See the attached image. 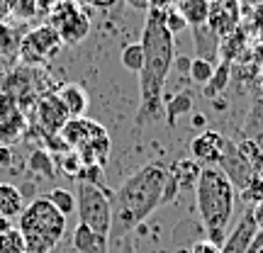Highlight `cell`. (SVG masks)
<instances>
[{
	"mask_svg": "<svg viewBox=\"0 0 263 253\" xmlns=\"http://www.w3.org/2000/svg\"><path fill=\"white\" fill-rule=\"evenodd\" d=\"M141 49H144V68L139 71V110H137V129L166 117L163 114V90L168 81V71L176 61V39L166 29L161 10H146V22L141 29Z\"/></svg>",
	"mask_w": 263,
	"mask_h": 253,
	"instance_id": "obj_1",
	"label": "cell"
},
{
	"mask_svg": "<svg viewBox=\"0 0 263 253\" xmlns=\"http://www.w3.org/2000/svg\"><path fill=\"white\" fill-rule=\"evenodd\" d=\"M166 185H168V168L163 163L141 166L132 173L120 188L112 192V229L110 239L122 241L132 229L151 217L161 205H166Z\"/></svg>",
	"mask_w": 263,
	"mask_h": 253,
	"instance_id": "obj_2",
	"label": "cell"
},
{
	"mask_svg": "<svg viewBox=\"0 0 263 253\" xmlns=\"http://www.w3.org/2000/svg\"><path fill=\"white\" fill-rule=\"evenodd\" d=\"M195 205L207 231V241L222 246L236 207V190L217 166H207L200 173L195 185Z\"/></svg>",
	"mask_w": 263,
	"mask_h": 253,
	"instance_id": "obj_3",
	"label": "cell"
},
{
	"mask_svg": "<svg viewBox=\"0 0 263 253\" xmlns=\"http://www.w3.org/2000/svg\"><path fill=\"white\" fill-rule=\"evenodd\" d=\"M17 231L25 239L27 253H49L64 239L66 217L49 202L47 197H37L20 215Z\"/></svg>",
	"mask_w": 263,
	"mask_h": 253,
	"instance_id": "obj_4",
	"label": "cell"
},
{
	"mask_svg": "<svg viewBox=\"0 0 263 253\" xmlns=\"http://www.w3.org/2000/svg\"><path fill=\"white\" fill-rule=\"evenodd\" d=\"M112 192L103 188H95L90 183H78L76 190V215H78V224H85L98 234L110 239V229H112V202H110Z\"/></svg>",
	"mask_w": 263,
	"mask_h": 253,
	"instance_id": "obj_5",
	"label": "cell"
},
{
	"mask_svg": "<svg viewBox=\"0 0 263 253\" xmlns=\"http://www.w3.org/2000/svg\"><path fill=\"white\" fill-rule=\"evenodd\" d=\"M49 25L59 32V37L64 44L76 47L81 44L88 32H90V17L85 15L83 5L78 0H64L51 15H49Z\"/></svg>",
	"mask_w": 263,
	"mask_h": 253,
	"instance_id": "obj_6",
	"label": "cell"
},
{
	"mask_svg": "<svg viewBox=\"0 0 263 253\" xmlns=\"http://www.w3.org/2000/svg\"><path fill=\"white\" fill-rule=\"evenodd\" d=\"M61 47H64V42L59 37V32L47 22L20 39L17 54L25 64H47L61 51Z\"/></svg>",
	"mask_w": 263,
	"mask_h": 253,
	"instance_id": "obj_7",
	"label": "cell"
},
{
	"mask_svg": "<svg viewBox=\"0 0 263 253\" xmlns=\"http://www.w3.org/2000/svg\"><path fill=\"white\" fill-rule=\"evenodd\" d=\"M241 25V0H210L207 27L224 42Z\"/></svg>",
	"mask_w": 263,
	"mask_h": 253,
	"instance_id": "obj_8",
	"label": "cell"
},
{
	"mask_svg": "<svg viewBox=\"0 0 263 253\" xmlns=\"http://www.w3.org/2000/svg\"><path fill=\"white\" fill-rule=\"evenodd\" d=\"M217 168L224 173L227 178H229V183L234 185V190H241L254 180V170H251V166H249V161L244 159V153L239 151V146H236L232 139H227L224 144V153H222V159H219V166Z\"/></svg>",
	"mask_w": 263,
	"mask_h": 253,
	"instance_id": "obj_9",
	"label": "cell"
},
{
	"mask_svg": "<svg viewBox=\"0 0 263 253\" xmlns=\"http://www.w3.org/2000/svg\"><path fill=\"white\" fill-rule=\"evenodd\" d=\"M224 144H227V137H222L219 131L205 129L190 141V153H193V159H195L202 168H207V166H219V159H222V153H224Z\"/></svg>",
	"mask_w": 263,
	"mask_h": 253,
	"instance_id": "obj_10",
	"label": "cell"
},
{
	"mask_svg": "<svg viewBox=\"0 0 263 253\" xmlns=\"http://www.w3.org/2000/svg\"><path fill=\"white\" fill-rule=\"evenodd\" d=\"M256 231H258V224H256L251 209L244 212V217L236 222V226L227 234L224 244H222V253H249V246L254 241Z\"/></svg>",
	"mask_w": 263,
	"mask_h": 253,
	"instance_id": "obj_11",
	"label": "cell"
},
{
	"mask_svg": "<svg viewBox=\"0 0 263 253\" xmlns=\"http://www.w3.org/2000/svg\"><path fill=\"white\" fill-rule=\"evenodd\" d=\"M37 117L39 124L49 131V134H57V131L64 129V124L68 122V114H66L64 105L57 95H44L37 103Z\"/></svg>",
	"mask_w": 263,
	"mask_h": 253,
	"instance_id": "obj_12",
	"label": "cell"
},
{
	"mask_svg": "<svg viewBox=\"0 0 263 253\" xmlns=\"http://www.w3.org/2000/svg\"><path fill=\"white\" fill-rule=\"evenodd\" d=\"M71 244L78 253H110V239L88 229L85 224H78L73 229Z\"/></svg>",
	"mask_w": 263,
	"mask_h": 253,
	"instance_id": "obj_13",
	"label": "cell"
},
{
	"mask_svg": "<svg viewBox=\"0 0 263 253\" xmlns=\"http://www.w3.org/2000/svg\"><path fill=\"white\" fill-rule=\"evenodd\" d=\"M200 173H202V166L197 163L193 156H185V159H178L173 166L168 168V176L171 180L176 183V188H178V192L183 188L185 190H195L197 180H200Z\"/></svg>",
	"mask_w": 263,
	"mask_h": 253,
	"instance_id": "obj_14",
	"label": "cell"
},
{
	"mask_svg": "<svg viewBox=\"0 0 263 253\" xmlns=\"http://www.w3.org/2000/svg\"><path fill=\"white\" fill-rule=\"evenodd\" d=\"M57 98L61 100V105H64L68 120H78V117H83L85 110H88V93H85L78 83L61 85V88H59V93H57Z\"/></svg>",
	"mask_w": 263,
	"mask_h": 253,
	"instance_id": "obj_15",
	"label": "cell"
},
{
	"mask_svg": "<svg viewBox=\"0 0 263 253\" xmlns=\"http://www.w3.org/2000/svg\"><path fill=\"white\" fill-rule=\"evenodd\" d=\"M25 212V195L17 185L10 183H0V219H20V215Z\"/></svg>",
	"mask_w": 263,
	"mask_h": 253,
	"instance_id": "obj_16",
	"label": "cell"
},
{
	"mask_svg": "<svg viewBox=\"0 0 263 253\" xmlns=\"http://www.w3.org/2000/svg\"><path fill=\"white\" fill-rule=\"evenodd\" d=\"M178 12L185 17L188 27L197 29L207 25V12H210V0H178Z\"/></svg>",
	"mask_w": 263,
	"mask_h": 253,
	"instance_id": "obj_17",
	"label": "cell"
},
{
	"mask_svg": "<svg viewBox=\"0 0 263 253\" xmlns=\"http://www.w3.org/2000/svg\"><path fill=\"white\" fill-rule=\"evenodd\" d=\"M190 110H193V93H190V90H183V93L163 100V114H166V122H168L171 127L178 122V117L188 114Z\"/></svg>",
	"mask_w": 263,
	"mask_h": 253,
	"instance_id": "obj_18",
	"label": "cell"
},
{
	"mask_svg": "<svg viewBox=\"0 0 263 253\" xmlns=\"http://www.w3.org/2000/svg\"><path fill=\"white\" fill-rule=\"evenodd\" d=\"M27 170L32 176H37V178H54L57 166H54L51 153L39 149V151H32V156L27 159Z\"/></svg>",
	"mask_w": 263,
	"mask_h": 253,
	"instance_id": "obj_19",
	"label": "cell"
},
{
	"mask_svg": "<svg viewBox=\"0 0 263 253\" xmlns=\"http://www.w3.org/2000/svg\"><path fill=\"white\" fill-rule=\"evenodd\" d=\"M224 59V56H222ZM229 75H232V59H224L222 64L215 68V75H212V81L202 88L205 90L207 98H217L219 93H224L227 83H229Z\"/></svg>",
	"mask_w": 263,
	"mask_h": 253,
	"instance_id": "obj_20",
	"label": "cell"
},
{
	"mask_svg": "<svg viewBox=\"0 0 263 253\" xmlns=\"http://www.w3.org/2000/svg\"><path fill=\"white\" fill-rule=\"evenodd\" d=\"M47 200L54 207H57V209L64 217H68V215H73V212H76V195L71 192V190H66V188L49 190V192H47Z\"/></svg>",
	"mask_w": 263,
	"mask_h": 253,
	"instance_id": "obj_21",
	"label": "cell"
},
{
	"mask_svg": "<svg viewBox=\"0 0 263 253\" xmlns=\"http://www.w3.org/2000/svg\"><path fill=\"white\" fill-rule=\"evenodd\" d=\"M120 61L127 71L132 73H139L141 68H144V49H141L139 42H134V44H127L122 49V54H120Z\"/></svg>",
	"mask_w": 263,
	"mask_h": 253,
	"instance_id": "obj_22",
	"label": "cell"
},
{
	"mask_svg": "<svg viewBox=\"0 0 263 253\" xmlns=\"http://www.w3.org/2000/svg\"><path fill=\"white\" fill-rule=\"evenodd\" d=\"M190 81L197 85H202L205 88L210 81H212V75H215V66L210 64V61H205V59H193L190 61Z\"/></svg>",
	"mask_w": 263,
	"mask_h": 253,
	"instance_id": "obj_23",
	"label": "cell"
},
{
	"mask_svg": "<svg viewBox=\"0 0 263 253\" xmlns=\"http://www.w3.org/2000/svg\"><path fill=\"white\" fill-rule=\"evenodd\" d=\"M0 253H27L25 248V239L17 229H8L0 231Z\"/></svg>",
	"mask_w": 263,
	"mask_h": 253,
	"instance_id": "obj_24",
	"label": "cell"
},
{
	"mask_svg": "<svg viewBox=\"0 0 263 253\" xmlns=\"http://www.w3.org/2000/svg\"><path fill=\"white\" fill-rule=\"evenodd\" d=\"M34 15H39L37 0H10V17H15L17 22H29Z\"/></svg>",
	"mask_w": 263,
	"mask_h": 253,
	"instance_id": "obj_25",
	"label": "cell"
},
{
	"mask_svg": "<svg viewBox=\"0 0 263 253\" xmlns=\"http://www.w3.org/2000/svg\"><path fill=\"white\" fill-rule=\"evenodd\" d=\"M20 39L17 32L8 25H0V54H15L20 49Z\"/></svg>",
	"mask_w": 263,
	"mask_h": 253,
	"instance_id": "obj_26",
	"label": "cell"
},
{
	"mask_svg": "<svg viewBox=\"0 0 263 253\" xmlns=\"http://www.w3.org/2000/svg\"><path fill=\"white\" fill-rule=\"evenodd\" d=\"M241 200H244V202H249L251 207H256L258 202H261V200H263V178H261V176H254V180H251V183L241 190Z\"/></svg>",
	"mask_w": 263,
	"mask_h": 253,
	"instance_id": "obj_27",
	"label": "cell"
},
{
	"mask_svg": "<svg viewBox=\"0 0 263 253\" xmlns=\"http://www.w3.org/2000/svg\"><path fill=\"white\" fill-rule=\"evenodd\" d=\"M163 22H166V29H168L173 37H176L178 32H183V29L188 27V22H185V17H183V15L178 12V8L163 10Z\"/></svg>",
	"mask_w": 263,
	"mask_h": 253,
	"instance_id": "obj_28",
	"label": "cell"
},
{
	"mask_svg": "<svg viewBox=\"0 0 263 253\" xmlns=\"http://www.w3.org/2000/svg\"><path fill=\"white\" fill-rule=\"evenodd\" d=\"M61 166H64V170L71 176V178H78V176H81V170H83V161H81V156H78L76 151H71V153H66L64 156Z\"/></svg>",
	"mask_w": 263,
	"mask_h": 253,
	"instance_id": "obj_29",
	"label": "cell"
},
{
	"mask_svg": "<svg viewBox=\"0 0 263 253\" xmlns=\"http://www.w3.org/2000/svg\"><path fill=\"white\" fill-rule=\"evenodd\" d=\"M190 253H222V246H217V244H212V241L202 239V241H195V244H193Z\"/></svg>",
	"mask_w": 263,
	"mask_h": 253,
	"instance_id": "obj_30",
	"label": "cell"
},
{
	"mask_svg": "<svg viewBox=\"0 0 263 253\" xmlns=\"http://www.w3.org/2000/svg\"><path fill=\"white\" fill-rule=\"evenodd\" d=\"M61 3H64V0H37V12H42V15H51Z\"/></svg>",
	"mask_w": 263,
	"mask_h": 253,
	"instance_id": "obj_31",
	"label": "cell"
},
{
	"mask_svg": "<svg viewBox=\"0 0 263 253\" xmlns=\"http://www.w3.org/2000/svg\"><path fill=\"white\" fill-rule=\"evenodd\" d=\"M81 5H90V8H95V10H110V8H115L120 0H78Z\"/></svg>",
	"mask_w": 263,
	"mask_h": 253,
	"instance_id": "obj_32",
	"label": "cell"
},
{
	"mask_svg": "<svg viewBox=\"0 0 263 253\" xmlns=\"http://www.w3.org/2000/svg\"><path fill=\"white\" fill-rule=\"evenodd\" d=\"M178 5V0H149V10H171Z\"/></svg>",
	"mask_w": 263,
	"mask_h": 253,
	"instance_id": "obj_33",
	"label": "cell"
},
{
	"mask_svg": "<svg viewBox=\"0 0 263 253\" xmlns=\"http://www.w3.org/2000/svg\"><path fill=\"white\" fill-rule=\"evenodd\" d=\"M10 163H12V151H10V146L0 144V168H8Z\"/></svg>",
	"mask_w": 263,
	"mask_h": 253,
	"instance_id": "obj_34",
	"label": "cell"
},
{
	"mask_svg": "<svg viewBox=\"0 0 263 253\" xmlns=\"http://www.w3.org/2000/svg\"><path fill=\"white\" fill-rule=\"evenodd\" d=\"M261 251H263V229H258L251 246H249V253H261Z\"/></svg>",
	"mask_w": 263,
	"mask_h": 253,
	"instance_id": "obj_35",
	"label": "cell"
},
{
	"mask_svg": "<svg viewBox=\"0 0 263 253\" xmlns=\"http://www.w3.org/2000/svg\"><path fill=\"white\" fill-rule=\"evenodd\" d=\"M251 215H254L256 224H258V229H263V200L258 202L256 207H251Z\"/></svg>",
	"mask_w": 263,
	"mask_h": 253,
	"instance_id": "obj_36",
	"label": "cell"
},
{
	"mask_svg": "<svg viewBox=\"0 0 263 253\" xmlns=\"http://www.w3.org/2000/svg\"><path fill=\"white\" fill-rule=\"evenodd\" d=\"M10 20V0H0V25Z\"/></svg>",
	"mask_w": 263,
	"mask_h": 253,
	"instance_id": "obj_37",
	"label": "cell"
},
{
	"mask_svg": "<svg viewBox=\"0 0 263 253\" xmlns=\"http://www.w3.org/2000/svg\"><path fill=\"white\" fill-rule=\"evenodd\" d=\"M190 61H193V59H185V56H180V59H176L173 64L178 66V68H180V71H183V73H190Z\"/></svg>",
	"mask_w": 263,
	"mask_h": 253,
	"instance_id": "obj_38",
	"label": "cell"
},
{
	"mask_svg": "<svg viewBox=\"0 0 263 253\" xmlns=\"http://www.w3.org/2000/svg\"><path fill=\"white\" fill-rule=\"evenodd\" d=\"M127 3L137 10H149V0H127Z\"/></svg>",
	"mask_w": 263,
	"mask_h": 253,
	"instance_id": "obj_39",
	"label": "cell"
},
{
	"mask_svg": "<svg viewBox=\"0 0 263 253\" xmlns=\"http://www.w3.org/2000/svg\"><path fill=\"white\" fill-rule=\"evenodd\" d=\"M202 124H205V117H202V114H193V127H197V129H200Z\"/></svg>",
	"mask_w": 263,
	"mask_h": 253,
	"instance_id": "obj_40",
	"label": "cell"
},
{
	"mask_svg": "<svg viewBox=\"0 0 263 253\" xmlns=\"http://www.w3.org/2000/svg\"><path fill=\"white\" fill-rule=\"evenodd\" d=\"M261 253H263V251H261Z\"/></svg>",
	"mask_w": 263,
	"mask_h": 253,
	"instance_id": "obj_41",
	"label": "cell"
},
{
	"mask_svg": "<svg viewBox=\"0 0 263 253\" xmlns=\"http://www.w3.org/2000/svg\"><path fill=\"white\" fill-rule=\"evenodd\" d=\"M188 253H190V251H188Z\"/></svg>",
	"mask_w": 263,
	"mask_h": 253,
	"instance_id": "obj_42",
	"label": "cell"
}]
</instances>
